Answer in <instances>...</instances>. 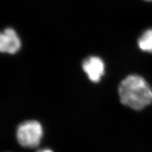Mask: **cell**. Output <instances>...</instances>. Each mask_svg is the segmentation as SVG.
Here are the masks:
<instances>
[{
  "label": "cell",
  "mask_w": 152,
  "mask_h": 152,
  "mask_svg": "<svg viewBox=\"0 0 152 152\" xmlns=\"http://www.w3.org/2000/svg\"><path fill=\"white\" fill-rule=\"evenodd\" d=\"M121 102L135 110H140L152 103V89L138 75H128L118 86Z\"/></svg>",
  "instance_id": "cell-1"
},
{
  "label": "cell",
  "mask_w": 152,
  "mask_h": 152,
  "mask_svg": "<svg viewBox=\"0 0 152 152\" xmlns=\"http://www.w3.org/2000/svg\"><path fill=\"white\" fill-rule=\"evenodd\" d=\"M16 137L19 145L22 147L36 148L39 145L43 137V128L37 121H27L17 127Z\"/></svg>",
  "instance_id": "cell-2"
},
{
  "label": "cell",
  "mask_w": 152,
  "mask_h": 152,
  "mask_svg": "<svg viewBox=\"0 0 152 152\" xmlns=\"http://www.w3.org/2000/svg\"><path fill=\"white\" fill-rule=\"evenodd\" d=\"M82 68L91 82L98 83L104 74L105 65L101 58L90 56L83 61Z\"/></svg>",
  "instance_id": "cell-3"
},
{
  "label": "cell",
  "mask_w": 152,
  "mask_h": 152,
  "mask_svg": "<svg viewBox=\"0 0 152 152\" xmlns=\"http://www.w3.org/2000/svg\"><path fill=\"white\" fill-rule=\"evenodd\" d=\"M21 47V41L17 32L12 28H7L0 32V52L15 54Z\"/></svg>",
  "instance_id": "cell-4"
},
{
  "label": "cell",
  "mask_w": 152,
  "mask_h": 152,
  "mask_svg": "<svg viewBox=\"0 0 152 152\" xmlns=\"http://www.w3.org/2000/svg\"><path fill=\"white\" fill-rule=\"evenodd\" d=\"M137 45L141 50L152 53V28L142 33L137 41Z\"/></svg>",
  "instance_id": "cell-5"
},
{
  "label": "cell",
  "mask_w": 152,
  "mask_h": 152,
  "mask_svg": "<svg viewBox=\"0 0 152 152\" xmlns=\"http://www.w3.org/2000/svg\"><path fill=\"white\" fill-rule=\"evenodd\" d=\"M36 152H54V151L50 148H42L37 150Z\"/></svg>",
  "instance_id": "cell-6"
},
{
  "label": "cell",
  "mask_w": 152,
  "mask_h": 152,
  "mask_svg": "<svg viewBox=\"0 0 152 152\" xmlns=\"http://www.w3.org/2000/svg\"><path fill=\"white\" fill-rule=\"evenodd\" d=\"M146 1H148V2H152V0H145Z\"/></svg>",
  "instance_id": "cell-7"
}]
</instances>
